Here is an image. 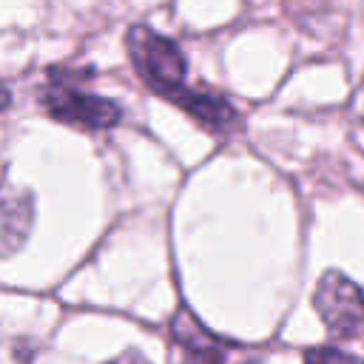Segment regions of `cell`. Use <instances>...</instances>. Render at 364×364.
I'll list each match as a JSON object with an SVG mask.
<instances>
[{"label": "cell", "instance_id": "1", "mask_svg": "<svg viewBox=\"0 0 364 364\" xmlns=\"http://www.w3.org/2000/svg\"><path fill=\"white\" fill-rule=\"evenodd\" d=\"M125 51L131 57L134 71L145 82L148 91L156 97L168 100L179 111H185L191 119H196L208 134L225 136L239 125V111L236 105L208 88H191L188 80V57L179 48L176 40L159 34L156 28L145 23H134L125 31Z\"/></svg>", "mask_w": 364, "mask_h": 364}, {"label": "cell", "instance_id": "3", "mask_svg": "<svg viewBox=\"0 0 364 364\" xmlns=\"http://www.w3.org/2000/svg\"><path fill=\"white\" fill-rule=\"evenodd\" d=\"M313 307L333 338H350L364 327V290L341 270H324L316 290Z\"/></svg>", "mask_w": 364, "mask_h": 364}, {"label": "cell", "instance_id": "4", "mask_svg": "<svg viewBox=\"0 0 364 364\" xmlns=\"http://www.w3.org/2000/svg\"><path fill=\"white\" fill-rule=\"evenodd\" d=\"M34 225V196L28 191H0V259L17 253Z\"/></svg>", "mask_w": 364, "mask_h": 364}, {"label": "cell", "instance_id": "2", "mask_svg": "<svg viewBox=\"0 0 364 364\" xmlns=\"http://www.w3.org/2000/svg\"><path fill=\"white\" fill-rule=\"evenodd\" d=\"M88 71L82 68H65V65H48L46 80L37 88L40 108L71 128L82 131H111L122 122V108L117 100L94 94L85 85Z\"/></svg>", "mask_w": 364, "mask_h": 364}, {"label": "cell", "instance_id": "8", "mask_svg": "<svg viewBox=\"0 0 364 364\" xmlns=\"http://www.w3.org/2000/svg\"><path fill=\"white\" fill-rule=\"evenodd\" d=\"M182 364H199V361H191V358H182Z\"/></svg>", "mask_w": 364, "mask_h": 364}, {"label": "cell", "instance_id": "7", "mask_svg": "<svg viewBox=\"0 0 364 364\" xmlns=\"http://www.w3.org/2000/svg\"><path fill=\"white\" fill-rule=\"evenodd\" d=\"M11 102H14L11 88H9V85H0V114H3V111H9V108H11Z\"/></svg>", "mask_w": 364, "mask_h": 364}, {"label": "cell", "instance_id": "6", "mask_svg": "<svg viewBox=\"0 0 364 364\" xmlns=\"http://www.w3.org/2000/svg\"><path fill=\"white\" fill-rule=\"evenodd\" d=\"M105 364H151V361H145L136 350H128V353H122V355H117V358H111Z\"/></svg>", "mask_w": 364, "mask_h": 364}, {"label": "cell", "instance_id": "5", "mask_svg": "<svg viewBox=\"0 0 364 364\" xmlns=\"http://www.w3.org/2000/svg\"><path fill=\"white\" fill-rule=\"evenodd\" d=\"M301 364H364V361L358 355L347 353V350H338V347H330V344H318V347L304 350Z\"/></svg>", "mask_w": 364, "mask_h": 364}]
</instances>
